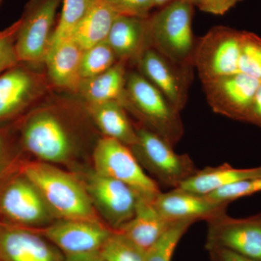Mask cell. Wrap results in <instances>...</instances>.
<instances>
[{
    "label": "cell",
    "instance_id": "cell-34",
    "mask_svg": "<svg viewBox=\"0 0 261 261\" xmlns=\"http://www.w3.org/2000/svg\"><path fill=\"white\" fill-rule=\"evenodd\" d=\"M240 1L241 0H195V6L205 13L222 15Z\"/></svg>",
    "mask_w": 261,
    "mask_h": 261
},
{
    "label": "cell",
    "instance_id": "cell-21",
    "mask_svg": "<svg viewBox=\"0 0 261 261\" xmlns=\"http://www.w3.org/2000/svg\"><path fill=\"white\" fill-rule=\"evenodd\" d=\"M127 65L126 61H118L101 74L82 81L78 94L86 104L121 102L126 89Z\"/></svg>",
    "mask_w": 261,
    "mask_h": 261
},
{
    "label": "cell",
    "instance_id": "cell-1",
    "mask_svg": "<svg viewBox=\"0 0 261 261\" xmlns=\"http://www.w3.org/2000/svg\"><path fill=\"white\" fill-rule=\"evenodd\" d=\"M34 184L53 214L64 220L97 221L85 187L49 163H30L19 169Z\"/></svg>",
    "mask_w": 261,
    "mask_h": 261
},
{
    "label": "cell",
    "instance_id": "cell-2",
    "mask_svg": "<svg viewBox=\"0 0 261 261\" xmlns=\"http://www.w3.org/2000/svg\"><path fill=\"white\" fill-rule=\"evenodd\" d=\"M194 6L190 2H176L147 18L149 48L177 64L192 68L198 41L192 32Z\"/></svg>",
    "mask_w": 261,
    "mask_h": 261
},
{
    "label": "cell",
    "instance_id": "cell-19",
    "mask_svg": "<svg viewBox=\"0 0 261 261\" xmlns=\"http://www.w3.org/2000/svg\"><path fill=\"white\" fill-rule=\"evenodd\" d=\"M106 41L118 61L135 63L142 53L149 48L147 18L118 15Z\"/></svg>",
    "mask_w": 261,
    "mask_h": 261
},
{
    "label": "cell",
    "instance_id": "cell-5",
    "mask_svg": "<svg viewBox=\"0 0 261 261\" xmlns=\"http://www.w3.org/2000/svg\"><path fill=\"white\" fill-rule=\"evenodd\" d=\"M137 142L130 147L142 167L166 186L178 188L197 171L187 154H178L173 146L145 127H136Z\"/></svg>",
    "mask_w": 261,
    "mask_h": 261
},
{
    "label": "cell",
    "instance_id": "cell-37",
    "mask_svg": "<svg viewBox=\"0 0 261 261\" xmlns=\"http://www.w3.org/2000/svg\"><path fill=\"white\" fill-rule=\"evenodd\" d=\"M64 261H107L99 250L83 253L65 255Z\"/></svg>",
    "mask_w": 261,
    "mask_h": 261
},
{
    "label": "cell",
    "instance_id": "cell-4",
    "mask_svg": "<svg viewBox=\"0 0 261 261\" xmlns=\"http://www.w3.org/2000/svg\"><path fill=\"white\" fill-rule=\"evenodd\" d=\"M18 132L22 147L45 162H65L74 147L70 130L51 108L30 113L19 125Z\"/></svg>",
    "mask_w": 261,
    "mask_h": 261
},
{
    "label": "cell",
    "instance_id": "cell-33",
    "mask_svg": "<svg viewBox=\"0 0 261 261\" xmlns=\"http://www.w3.org/2000/svg\"><path fill=\"white\" fill-rule=\"evenodd\" d=\"M10 138L9 132L0 128V184L10 174V170L13 162V157L10 154Z\"/></svg>",
    "mask_w": 261,
    "mask_h": 261
},
{
    "label": "cell",
    "instance_id": "cell-28",
    "mask_svg": "<svg viewBox=\"0 0 261 261\" xmlns=\"http://www.w3.org/2000/svg\"><path fill=\"white\" fill-rule=\"evenodd\" d=\"M94 0H63V9L51 39H62L72 35L75 27L90 9Z\"/></svg>",
    "mask_w": 261,
    "mask_h": 261
},
{
    "label": "cell",
    "instance_id": "cell-24",
    "mask_svg": "<svg viewBox=\"0 0 261 261\" xmlns=\"http://www.w3.org/2000/svg\"><path fill=\"white\" fill-rule=\"evenodd\" d=\"M118 15L106 0H94L90 9L72 33L84 50L107 40Z\"/></svg>",
    "mask_w": 261,
    "mask_h": 261
},
{
    "label": "cell",
    "instance_id": "cell-27",
    "mask_svg": "<svg viewBox=\"0 0 261 261\" xmlns=\"http://www.w3.org/2000/svg\"><path fill=\"white\" fill-rule=\"evenodd\" d=\"M99 252L107 261H145V252L121 231H113Z\"/></svg>",
    "mask_w": 261,
    "mask_h": 261
},
{
    "label": "cell",
    "instance_id": "cell-10",
    "mask_svg": "<svg viewBox=\"0 0 261 261\" xmlns=\"http://www.w3.org/2000/svg\"><path fill=\"white\" fill-rule=\"evenodd\" d=\"M50 87L46 74L18 63L0 74V122L17 118L44 97Z\"/></svg>",
    "mask_w": 261,
    "mask_h": 261
},
{
    "label": "cell",
    "instance_id": "cell-39",
    "mask_svg": "<svg viewBox=\"0 0 261 261\" xmlns=\"http://www.w3.org/2000/svg\"><path fill=\"white\" fill-rule=\"evenodd\" d=\"M258 168V174H257V177H261V166L257 167Z\"/></svg>",
    "mask_w": 261,
    "mask_h": 261
},
{
    "label": "cell",
    "instance_id": "cell-7",
    "mask_svg": "<svg viewBox=\"0 0 261 261\" xmlns=\"http://www.w3.org/2000/svg\"><path fill=\"white\" fill-rule=\"evenodd\" d=\"M243 32L216 27L197 41L194 67L202 84L240 73Z\"/></svg>",
    "mask_w": 261,
    "mask_h": 261
},
{
    "label": "cell",
    "instance_id": "cell-17",
    "mask_svg": "<svg viewBox=\"0 0 261 261\" xmlns=\"http://www.w3.org/2000/svg\"><path fill=\"white\" fill-rule=\"evenodd\" d=\"M58 250L32 228L0 221V261H64Z\"/></svg>",
    "mask_w": 261,
    "mask_h": 261
},
{
    "label": "cell",
    "instance_id": "cell-8",
    "mask_svg": "<svg viewBox=\"0 0 261 261\" xmlns=\"http://www.w3.org/2000/svg\"><path fill=\"white\" fill-rule=\"evenodd\" d=\"M63 0H29L16 34L17 55L23 64H44L54 30L57 11Z\"/></svg>",
    "mask_w": 261,
    "mask_h": 261
},
{
    "label": "cell",
    "instance_id": "cell-9",
    "mask_svg": "<svg viewBox=\"0 0 261 261\" xmlns=\"http://www.w3.org/2000/svg\"><path fill=\"white\" fill-rule=\"evenodd\" d=\"M53 214L40 192L20 171L0 184V220L29 228L47 224Z\"/></svg>",
    "mask_w": 261,
    "mask_h": 261
},
{
    "label": "cell",
    "instance_id": "cell-11",
    "mask_svg": "<svg viewBox=\"0 0 261 261\" xmlns=\"http://www.w3.org/2000/svg\"><path fill=\"white\" fill-rule=\"evenodd\" d=\"M135 63L137 71L181 112L188 99L193 68L177 64L152 48L145 49Z\"/></svg>",
    "mask_w": 261,
    "mask_h": 261
},
{
    "label": "cell",
    "instance_id": "cell-16",
    "mask_svg": "<svg viewBox=\"0 0 261 261\" xmlns=\"http://www.w3.org/2000/svg\"><path fill=\"white\" fill-rule=\"evenodd\" d=\"M114 230L97 221L64 220L44 231L46 238L64 255L97 251Z\"/></svg>",
    "mask_w": 261,
    "mask_h": 261
},
{
    "label": "cell",
    "instance_id": "cell-23",
    "mask_svg": "<svg viewBox=\"0 0 261 261\" xmlns=\"http://www.w3.org/2000/svg\"><path fill=\"white\" fill-rule=\"evenodd\" d=\"M258 168H236L225 163L197 171L181 184L180 188L201 195H208L234 182L257 177Z\"/></svg>",
    "mask_w": 261,
    "mask_h": 261
},
{
    "label": "cell",
    "instance_id": "cell-30",
    "mask_svg": "<svg viewBox=\"0 0 261 261\" xmlns=\"http://www.w3.org/2000/svg\"><path fill=\"white\" fill-rule=\"evenodd\" d=\"M261 192V177L247 178L234 182L207 195L212 200L230 202Z\"/></svg>",
    "mask_w": 261,
    "mask_h": 261
},
{
    "label": "cell",
    "instance_id": "cell-26",
    "mask_svg": "<svg viewBox=\"0 0 261 261\" xmlns=\"http://www.w3.org/2000/svg\"><path fill=\"white\" fill-rule=\"evenodd\" d=\"M194 223L191 221L174 223L145 252V261H171L182 237Z\"/></svg>",
    "mask_w": 261,
    "mask_h": 261
},
{
    "label": "cell",
    "instance_id": "cell-40",
    "mask_svg": "<svg viewBox=\"0 0 261 261\" xmlns=\"http://www.w3.org/2000/svg\"><path fill=\"white\" fill-rule=\"evenodd\" d=\"M3 0H0V8H1L2 4H3Z\"/></svg>",
    "mask_w": 261,
    "mask_h": 261
},
{
    "label": "cell",
    "instance_id": "cell-6",
    "mask_svg": "<svg viewBox=\"0 0 261 261\" xmlns=\"http://www.w3.org/2000/svg\"><path fill=\"white\" fill-rule=\"evenodd\" d=\"M94 171L130 187L140 197L154 202L161 191L159 185L139 163L129 147L119 141L103 137L93 152Z\"/></svg>",
    "mask_w": 261,
    "mask_h": 261
},
{
    "label": "cell",
    "instance_id": "cell-14",
    "mask_svg": "<svg viewBox=\"0 0 261 261\" xmlns=\"http://www.w3.org/2000/svg\"><path fill=\"white\" fill-rule=\"evenodd\" d=\"M261 82L238 73L202 84L206 99L215 113L248 121L254 96Z\"/></svg>",
    "mask_w": 261,
    "mask_h": 261
},
{
    "label": "cell",
    "instance_id": "cell-36",
    "mask_svg": "<svg viewBox=\"0 0 261 261\" xmlns=\"http://www.w3.org/2000/svg\"><path fill=\"white\" fill-rule=\"evenodd\" d=\"M247 123H252L261 128V82L254 96Z\"/></svg>",
    "mask_w": 261,
    "mask_h": 261
},
{
    "label": "cell",
    "instance_id": "cell-38",
    "mask_svg": "<svg viewBox=\"0 0 261 261\" xmlns=\"http://www.w3.org/2000/svg\"><path fill=\"white\" fill-rule=\"evenodd\" d=\"M179 1L190 2V3L195 5V0H153L154 7V8L159 9V8H163V7L166 6V5Z\"/></svg>",
    "mask_w": 261,
    "mask_h": 261
},
{
    "label": "cell",
    "instance_id": "cell-29",
    "mask_svg": "<svg viewBox=\"0 0 261 261\" xmlns=\"http://www.w3.org/2000/svg\"><path fill=\"white\" fill-rule=\"evenodd\" d=\"M240 73L261 82V38L243 31Z\"/></svg>",
    "mask_w": 261,
    "mask_h": 261
},
{
    "label": "cell",
    "instance_id": "cell-35",
    "mask_svg": "<svg viewBox=\"0 0 261 261\" xmlns=\"http://www.w3.org/2000/svg\"><path fill=\"white\" fill-rule=\"evenodd\" d=\"M210 261H261L219 247H207Z\"/></svg>",
    "mask_w": 261,
    "mask_h": 261
},
{
    "label": "cell",
    "instance_id": "cell-20",
    "mask_svg": "<svg viewBox=\"0 0 261 261\" xmlns=\"http://www.w3.org/2000/svg\"><path fill=\"white\" fill-rule=\"evenodd\" d=\"M173 224L161 216L153 202L139 197L133 218L118 231L146 252Z\"/></svg>",
    "mask_w": 261,
    "mask_h": 261
},
{
    "label": "cell",
    "instance_id": "cell-13",
    "mask_svg": "<svg viewBox=\"0 0 261 261\" xmlns=\"http://www.w3.org/2000/svg\"><path fill=\"white\" fill-rule=\"evenodd\" d=\"M207 222L206 248L223 247L261 260V214L234 219L226 213Z\"/></svg>",
    "mask_w": 261,
    "mask_h": 261
},
{
    "label": "cell",
    "instance_id": "cell-22",
    "mask_svg": "<svg viewBox=\"0 0 261 261\" xmlns=\"http://www.w3.org/2000/svg\"><path fill=\"white\" fill-rule=\"evenodd\" d=\"M89 114L104 137L119 141L128 147L137 142L136 127L130 123L126 108L118 101L87 104Z\"/></svg>",
    "mask_w": 261,
    "mask_h": 261
},
{
    "label": "cell",
    "instance_id": "cell-25",
    "mask_svg": "<svg viewBox=\"0 0 261 261\" xmlns=\"http://www.w3.org/2000/svg\"><path fill=\"white\" fill-rule=\"evenodd\" d=\"M117 61L116 55L107 41L86 49L82 56L81 65L82 81L101 74L111 68Z\"/></svg>",
    "mask_w": 261,
    "mask_h": 261
},
{
    "label": "cell",
    "instance_id": "cell-32",
    "mask_svg": "<svg viewBox=\"0 0 261 261\" xmlns=\"http://www.w3.org/2000/svg\"><path fill=\"white\" fill-rule=\"evenodd\" d=\"M118 15L145 19L154 8L153 0H106Z\"/></svg>",
    "mask_w": 261,
    "mask_h": 261
},
{
    "label": "cell",
    "instance_id": "cell-31",
    "mask_svg": "<svg viewBox=\"0 0 261 261\" xmlns=\"http://www.w3.org/2000/svg\"><path fill=\"white\" fill-rule=\"evenodd\" d=\"M19 24L18 19L9 27L0 32V74L20 63L15 47Z\"/></svg>",
    "mask_w": 261,
    "mask_h": 261
},
{
    "label": "cell",
    "instance_id": "cell-15",
    "mask_svg": "<svg viewBox=\"0 0 261 261\" xmlns=\"http://www.w3.org/2000/svg\"><path fill=\"white\" fill-rule=\"evenodd\" d=\"M153 203L161 216L171 223L207 221L226 214L228 205L226 202L212 200L207 196L198 195L180 187L165 193L161 192Z\"/></svg>",
    "mask_w": 261,
    "mask_h": 261
},
{
    "label": "cell",
    "instance_id": "cell-12",
    "mask_svg": "<svg viewBox=\"0 0 261 261\" xmlns=\"http://www.w3.org/2000/svg\"><path fill=\"white\" fill-rule=\"evenodd\" d=\"M85 188L92 204L113 230L118 231L133 218L140 196L128 185L93 171Z\"/></svg>",
    "mask_w": 261,
    "mask_h": 261
},
{
    "label": "cell",
    "instance_id": "cell-3",
    "mask_svg": "<svg viewBox=\"0 0 261 261\" xmlns=\"http://www.w3.org/2000/svg\"><path fill=\"white\" fill-rule=\"evenodd\" d=\"M120 102L142 121V126L173 147L181 140L184 126L179 111L138 71L128 73Z\"/></svg>",
    "mask_w": 261,
    "mask_h": 261
},
{
    "label": "cell",
    "instance_id": "cell-18",
    "mask_svg": "<svg viewBox=\"0 0 261 261\" xmlns=\"http://www.w3.org/2000/svg\"><path fill=\"white\" fill-rule=\"evenodd\" d=\"M84 49L72 37L51 39L44 64L50 86L78 93Z\"/></svg>",
    "mask_w": 261,
    "mask_h": 261
}]
</instances>
